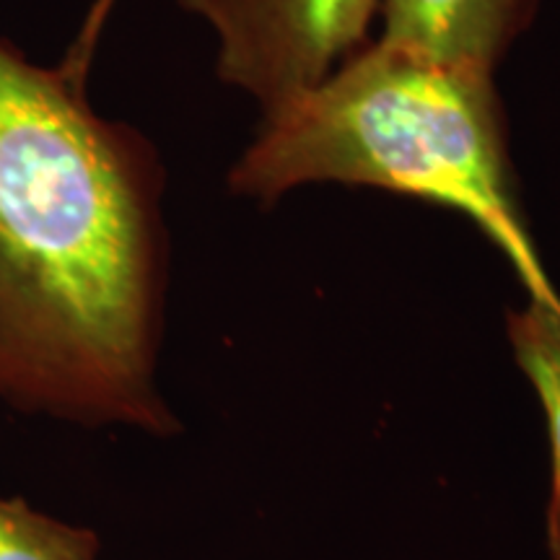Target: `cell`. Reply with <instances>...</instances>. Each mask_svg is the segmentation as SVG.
<instances>
[{"label": "cell", "instance_id": "obj_7", "mask_svg": "<svg viewBox=\"0 0 560 560\" xmlns=\"http://www.w3.org/2000/svg\"><path fill=\"white\" fill-rule=\"evenodd\" d=\"M117 0H94L86 13V21H83V30L75 39L73 50L68 52L70 66H79V70H89L91 55H94L96 42H100V34L104 32V24H107L112 9H115Z\"/></svg>", "mask_w": 560, "mask_h": 560}, {"label": "cell", "instance_id": "obj_3", "mask_svg": "<svg viewBox=\"0 0 560 560\" xmlns=\"http://www.w3.org/2000/svg\"><path fill=\"white\" fill-rule=\"evenodd\" d=\"M219 39L221 79L265 109L325 81L384 0H179Z\"/></svg>", "mask_w": 560, "mask_h": 560}, {"label": "cell", "instance_id": "obj_4", "mask_svg": "<svg viewBox=\"0 0 560 560\" xmlns=\"http://www.w3.org/2000/svg\"><path fill=\"white\" fill-rule=\"evenodd\" d=\"M527 9L529 0H384L380 39L493 70Z\"/></svg>", "mask_w": 560, "mask_h": 560}, {"label": "cell", "instance_id": "obj_1", "mask_svg": "<svg viewBox=\"0 0 560 560\" xmlns=\"http://www.w3.org/2000/svg\"><path fill=\"white\" fill-rule=\"evenodd\" d=\"M83 81L0 39V402L170 436L161 170Z\"/></svg>", "mask_w": 560, "mask_h": 560}, {"label": "cell", "instance_id": "obj_2", "mask_svg": "<svg viewBox=\"0 0 560 560\" xmlns=\"http://www.w3.org/2000/svg\"><path fill=\"white\" fill-rule=\"evenodd\" d=\"M310 182L380 187L467 215L529 301L560 312L511 187L490 70L380 39L317 86L265 109L231 190L262 202Z\"/></svg>", "mask_w": 560, "mask_h": 560}, {"label": "cell", "instance_id": "obj_5", "mask_svg": "<svg viewBox=\"0 0 560 560\" xmlns=\"http://www.w3.org/2000/svg\"><path fill=\"white\" fill-rule=\"evenodd\" d=\"M509 342L516 363L542 405L550 441V501L548 550L560 560V312L529 301L506 317Z\"/></svg>", "mask_w": 560, "mask_h": 560}, {"label": "cell", "instance_id": "obj_6", "mask_svg": "<svg viewBox=\"0 0 560 560\" xmlns=\"http://www.w3.org/2000/svg\"><path fill=\"white\" fill-rule=\"evenodd\" d=\"M100 537L60 522L24 499H0V560H96Z\"/></svg>", "mask_w": 560, "mask_h": 560}]
</instances>
